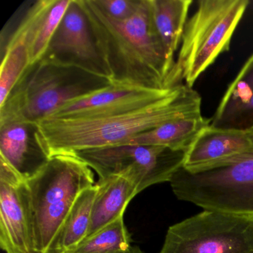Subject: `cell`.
<instances>
[{
	"label": "cell",
	"instance_id": "6da1fadb",
	"mask_svg": "<svg viewBox=\"0 0 253 253\" xmlns=\"http://www.w3.org/2000/svg\"><path fill=\"white\" fill-rule=\"evenodd\" d=\"M112 84L165 89L180 85L176 64L169 61L151 14L149 0L128 20L108 16L94 0H79Z\"/></svg>",
	"mask_w": 253,
	"mask_h": 253
},
{
	"label": "cell",
	"instance_id": "7a4b0ae2",
	"mask_svg": "<svg viewBox=\"0 0 253 253\" xmlns=\"http://www.w3.org/2000/svg\"><path fill=\"white\" fill-rule=\"evenodd\" d=\"M201 97L180 84L168 97L132 112L99 118H47L37 123L50 158L125 144L137 134L180 118L200 116Z\"/></svg>",
	"mask_w": 253,
	"mask_h": 253
},
{
	"label": "cell",
	"instance_id": "3957f363",
	"mask_svg": "<svg viewBox=\"0 0 253 253\" xmlns=\"http://www.w3.org/2000/svg\"><path fill=\"white\" fill-rule=\"evenodd\" d=\"M106 78L82 69L41 60L29 66L0 105V124H37L62 106L111 85Z\"/></svg>",
	"mask_w": 253,
	"mask_h": 253
},
{
	"label": "cell",
	"instance_id": "277c9868",
	"mask_svg": "<svg viewBox=\"0 0 253 253\" xmlns=\"http://www.w3.org/2000/svg\"><path fill=\"white\" fill-rule=\"evenodd\" d=\"M33 211L35 251L49 253L80 194L95 185L92 169L75 154L54 155L27 180Z\"/></svg>",
	"mask_w": 253,
	"mask_h": 253
},
{
	"label": "cell",
	"instance_id": "5b68a950",
	"mask_svg": "<svg viewBox=\"0 0 253 253\" xmlns=\"http://www.w3.org/2000/svg\"><path fill=\"white\" fill-rule=\"evenodd\" d=\"M248 0H202L185 26L176 61L177 73L189 88L217 60L229 51Z\"/></svg>",
	"mask_w": 253,
	"mask_h": 253
},
{
	"label": "cell",
	"instance_id": "8992f818",
	"mask_svg": "<svg viewBox=\"0 0 253 253\" xmlns=\"http://www.w3.org/2000/svg\"><path fill=\"white\" fill-rule=\"evenodd\" d=\"M169 183L179 200L204 210L253 216V151L201 171L181 167Z\"/></svg>",
	"mask_w": 253,
	"mask_h": 253
},
{
	"label": "cell",
	"instance_id": "52a82bcc",
	"mask_svg": "<svg viewBox=\"0 0 253 253\" xmlns=\"http://www.w3.org/2000/svg\"><path fill=\"white\" fill-rule=\"evenodd\" d=\"M159 253H253V216L204 210L170 226Z\"/></svg>",
	"mask_w": 253,
	"mask_h": 253
},
{
	"label": "cell",
	"instance_id": "ba28073f",
	"mask_svg": "<svg viewBox=\"0 0 253 253\" xmlns=\"http://www.w3.org/2000/svg\"><path fill=\"white\" fill-rule=\"evenodd\" d=\"M99 178L122 175L134 182L139 193L158 183L169 182L183 167L186 152L164 146L121 145L76 152Z\"/></svg>",
	"mask_w": 253,
	"mask_h": 253
},
{
	"label": "cell",
	"instance_id": "9c48e42d",
	"mask_svg": "<svg viewBox=\"0 0 253 253\" xmlns=\"http://www.w3.org/2000/svg\"><path fill=\"white\" fill-rule=\"evenodd\" d=\"M0 247L5 253H35L33 211L27 180L0 158Z\"/></svg>",
	"mask_w": 253,
	"mask_h": 253
},
{
	"label": "cell",
	"instance_id": "30bf717a",
	"mask_svg": "<svg viewBox=\"0 0 253 253\" xmlns=\"http://www.w3.org/2000/svg\"><path fill=\"white\" fill-rule=\"evenodd\" d=\"M42 60L82 69L110 80L79 0H72Z\"/></svg>",
	"mask_w": 253,
	"mask_h": 253
},
{
	"label": "cell",
	"instance_id": "8fae6325",
	"mask_svg": "<svg viewBox=\"0 0 253 253\" xmlns=\"http://www.w3.org/2000/svg\"><path fill=\"white\" fill-rule=\"evenodd\" d=\"M176 86L165 89H153L111 84L100 91L62 106L48 118H99L126 113L150 106L166 98L174 91Z\"/></svg>",
	"mask_w": 253,
	"mask_h": 253
},
{
	"label": "cell",
	"instance_id": "7c38bea8",
	"mask_svg": "<svg viewBox=\"0 0 253 253\" xmlns=\"http://www.w3.org/2000/svg\"><path fill=\"white\" fill-rule=\"evenodd\" d=\"M253 151V139L248 131L216 128H204L186 152L183 168L201 171L229 164Z\"/></svg>",
	"mask_w": 253,
	"mask_h": 253
},
{
	"label": "cell",
	"instance_id": "4fadbf2b",
	"mask_svg": "<svg viewBox=\"0 0 253 253\" xmlns=\"http://www.w3.org/2000/svg\"><path fill=\"white\" fill-rule=\"evenodd\" d=\"M0 158L26 180L35 177L51 159L37 124L25 122L0 124Z\"/></svg>",
	"mask_w": 253,
	"mask_h": 253
},
{
	"label": "cell",
	"instance_id": "5bb4252c",
	"mask_svg": "<svg viewBox=\"0 0 253 253\" xmlns=\"http://www.w3.org/2000/svg\"><path fill=\"white\" fill-rule=\"evenodd\" d=\"M210 125L244 131L253 126V54L228 87Z\"/></svg>",
	"mask_w": 253,
	"mask_h": 253
},
{
	"label": "cell",
	"instance_id": "9a60e30c",
	"mask_svg": "<svg viewBox=\"0 0 253 253\" xmlns=\"http://www.w3.org/2000/svg\"><path fill=\"white\" fill-rule=\"evenodd\" d=\"M88 237L124 215L130 201L139 193L137 185L128 177L111 175L99 178Z\"/></svg>",
	"mask_w": 253,
	"mask_h": 253
},
{
	"label": "cell",
	"instance_id": "2e32d148",
	"mask_svg": "<svg viewBox=\"0 0 253 253\" xmlns=\"http://www.w3.org/2000/svg\"><path fill=\"white\" fill-rule=\"evenodd\" d=\"M72 0H39L25 14L29 21V66L41 61Z\"/></svg>",
	"mask_w": 253,
	"mask_h": 253
},
{
	"label": "cell",
	"instance_id": "e0dca14e",
	"mask_svg": "<svg viewBox=\"0 0 253 253\" xmlns=\"http://www.w3.org/2000/svg\"><path fill=\"white\" fill-rule=\"evenodd\" d=\"M211 124V120L200 116L180 118L140 133L124 145L164 146L187 152L198 134Z\"/></svg>",
	"mask_w": 253,
	"mask_h": 253
},
{
	"label": "cell",
	"instance_id": "ac0fdd59",
	"mask_svg": "<svg viewBox=\"0 0 253 253\" xmlns=\"http://www.w3.org/2000/svg\"><path fill=\"white\" fill-rule=\"evenodd\" d=\"M192 0H149L155 31L170 63L181 43Z\"/></svg>",
	"mask_w": 253,
	"mask_h": 253
},
{
	"label": "cell",
	"instance_id": "d6986e66",
	"mask_svg": "<svg viewBox=\"0 0 253 253\" xmlns=\"http://www.w3.org/2000/svg\"><path fill=\"white\" fill-rule=\"evenodd\" d=\"M96 185L83 191L71 209L49 253H67L86 238L91 224Z\"/></svg>",
	"mask_w": 253,
	"mask_h": 253
},
{
	"label": "cell",
	"instance_id": "ffe728a7",
	"mask_svg": "<svg viewBox=\"0 0 253 253\" xmlns=\"http://www.w3.org/2000/svg\"><path fill=\"white\" fill-rule=\"evenodd\" d=\"M29 21L26 15L12 34L2 54L0 69V105L29 67Z\"/></svg>",
	"mask_w": 253,
	"mask_h": 253
},
{
	"label": "cell",
	"instance_id": "44dd1931",
	"mask_svg": "<svg viewBox=\"0 0 253 253\" xmlns=\"http://www.w3.org/2000/svg\"><path fill=\"white\" fill-rule=\"evenodd\" d=\"M132 248L123 215L67 253H131Z\"/></svg>",
	"mask_w": 253,
	"mask_h": 253
},
{
	"label": "cell",
	"instance_id": "7402d4cb",
	"mask_svg": "<svg viewBox=\"0 0 253 253\" xmlns=\"http://www.w3.org/2000/svg\"><path fill=\"white\" fill-rule=\"evenodd\" d=\"M108 16L117 20H126L134 16L142 0H94Z\"/></svg>",
	"mask_w": 253,
	"mask_h": 253
},
{
	"label": "cell",
	"instance_id": "603a6c76",
	"mask_svg": "<svg viewBox=\"0 0 253 253\" xmlns=\"http://www.w3.org/2000/svg\"><path fill=\"white\" fill-rule=\"evenodd\" d=\"M131 253H144L141 250H140V247H133L132 250H131Z\"/></svg>",
	"mask_w": 253,
	"mask_h": 253
},
{
	"label": "cell",
	"instance_id": "cb8c5ba5",
	"mask_svg": "<svg viewBox=\"0 0 253 253\" xmlns=\"http://www.w3.org/2000/svg\"><path fill=\"white\" fill-rule=\"evenodd\" d=\"M247 131H248L249 134L251 136L252 138L253 139V126L252 127V128H250V129L247 130Z\"/></svg>",
	"mask_w": 253,
	"mask_h": 253
},
{
	"label": "cell",
	"instance_id": "d4e9b609",
	"mask_svg": "<svg viewBox=\"0 0 253 253\" xmlns=\"http://www.w3.org/2000/svg\"><path fill=\"white\" fill-rule=\"evenodd\" d=\"M37 253V252H35V253Z\"/></svg>",
	"mask_w": 253,
	"mask_h": 253
}]
</instances>
